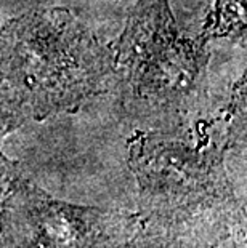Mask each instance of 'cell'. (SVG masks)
I'll list each match as a JSON object with an SVG mask.
<instances>
[{
  "instance_id": "2",
  "label": "cell",
  "mask_w": 247,
  "mask_h": 248,
  "mask_svg": "<svg viewBox=\"0 0 247 248\" xmlns=\"http://www.w3.org/2000/svg\"><path fill=\"white\" fill-rule=\"evenodd\" d=\"M209 44L177 28L169 0H136L109 44L111 90L127 108L186 117L207 98Z\"/></svg>"
},
{
  "instance_id": "1",
  "label": "cell",
  "mask_w": 247,
  "mask_h": 248,
  "mask_svg": "<svg viewBox=\"0 0 247 248\" xmlns=\"http://www.w3.org/2000/svg\"><path fill=\"white\" fill-rule=\"evenodd\" d=\"M111 83V48L71 10H34L0 29V114L13 130L74 114Z\"/></svg>"
},
{
  "instance_id": "3",
  "label": "cell",
  "mask_w": 247,
  "mask_h": 248,
  "mask_svg": "<svg viewBox=\"0 0 247 248\" xmlns=\"http://www.w3.org/2000/svg\"><path fill=\"white\" fill-rule=\"evenodd\" d=\"M201 39H234L246 37V0H215L214 8L204 19Z\"/></svg>"
}]
</instances>
